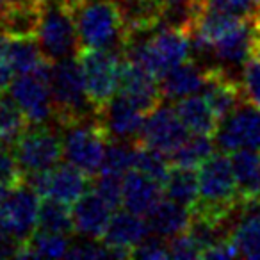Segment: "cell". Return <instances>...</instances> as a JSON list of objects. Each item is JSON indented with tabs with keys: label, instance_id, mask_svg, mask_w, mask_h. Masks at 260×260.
<instances>
[{
	"label": "cell",
	"instance_id": "obj_4",
	"mask_svg": "<svg viewBox=\"0 0 260 260\" xmlns=\"http://www.w3.org/2000/svg\"><path fill=\"white\" fill-rule=\"evenodd\" d=\"M50 89L54 102V118L61 128L94 116L86 93L82 68L75 55L52 62Z\"/></svg>",
	"mask_w": 260,
	"mask_h": 260
},
{
	"label": "cell",
	"instance_id": "obj_38",
	"mask_svg": "<svg viewBox=\"0 0 260 260\" xmlns=\"http://www.w3.org/2000/svg\"><path fill=\"white\" fill-rule=\"evenodd\" d=\"M132 258H145V260H166L171 258L168 241L162 237H146L132 253Z\"/></svg>",
	"mask_w": 260,
	"mask_h": 260
},
{
	"label": "cell",
	"instance_id": "obj_39",
	"mask_svg": "<svg viewBox=\"0 0 260 260\" xmlns=\"http://www.w3.org/2000/svg\"><path fill=\"white\" fill-rule=\"evenodd\" d=\"M239 248L235 244V241L232 239L230 232L223 237L216 239L210 246H207V249L203 251V256L202 258H216V260H221V258H235L239 256Z\"/></svg>",
	"mask_w": 260,
	"mask_h": 260
},
{
	"label": "cell",
	"instance_id": "obj_36",
	"mask_svg": "<svg viewBox=\"0 0 260 260\" xmlns=\"http://www.w3.org/2000/svg\"><path fill=\"white\" fill-rule=\"evenodd\" d=\"M66 258H75V260H93V258H114L112 251L104 244L102 241H94V239H87L79 244L70 246Z\"/></svg>",
	"mask_w": 260,
	"mask_h": 260
},
{
	"label": "cell",
	"instance_id": "obj_35",
	"mask_svg": "<svg viewBox=\"0 0 260 260\" xmlns=\"http://www.w3.org/2000/svg\"><path fill=\"white\" fill-rule=\"evenodd\" d=\"M168 246H170L171 258H202V244L189 228L182 234L168 239Z\"/></svg>",
	"mask_w": 260,
	"mask_h": 260
},
{
	"label": "cell",
	"instance_id": "obj_20",
	"mask_svg": "<svg viewBox=\"0 0 260 260\" xmlns=\"http://www.w3.org/2000/svg\"><path fill=\"white\" fill-rule=\"evenodd\" d=\"M145 217L148 221L150 232L166 241L185 232L192 223L191 209L170 198L160 200Z\"/></svg>",
	"mask_w": 260,
	"mask_h": 260
},
{
	"label": "cell",
	"instance_id": "obj_26",
	"mask_svg": "<svg viewBox=\"0 0 260 260\" xmlns=\"http://www.w3.org/2000/svg\"><path fill=\"white\" fill-rule=\"evenodd\" d=\"M9 40V38H8ZM9 57H11L15 73H32L41 68H47L52 62L43 54L38 38H16L9 40Z\"/></svg>",
	"mask_w": 260,
	"mask_h": 260
},
{
	"label": "cell",
	"instance_id": "obj_37",
	"mask_svg": "<svg viewBox=\"0 0 260 260\" xmlns=\"http://www.w3.org/2000/svg\"><path fill=\"white\" fill-rule=\"evenodd\" d=\"M200 2L209 8L223 9L246 18H253L256 13H260V0H200Z\"/></svg>",
	"mask_w": 260,
	"mask_h": 260
},
{
	"label": "cell",
	"instance_id": "obj_13",
	"mask_svg": "<svg viewBox=\"0 0 260 260\" xmlns=\"http://www.w3.org/2000/svg\"><path fill=\"white\" fill-rule=\"evenodd\" d=\"M216 143L221 152H237L242 148L260 150V109L251 105L239 107L217 128Z\"/></svg>",
	"mask_w": 260,
	"mask_h": 260
},
{
	"label": "cell",
	"instance_id": "obj_9",
	"mask_svg": "<svg viewBox=\"0 0 260 260\" xmlns=\"http://www.w3.org/2000/svg\"><path fill=\"white\" fill-rule=\"evenodd\" d=\"M25 182L41 198L57 200L64 205L73 207L91 185V177L73 164L66 162L25 177Z\"/></svg>",
	"mask_w": 260,
	"mask_h": 260
},
{
	"label": "cell",
	"instance_id": "obj_1",
	"mask_svg": "<svg viewBox=\"0 0 260 260\" xmlns=\"http://www.w3.org/2000/svg\"><path fill=\"white\" fill-rule=\"evenodd\" d=\"M241 207L234 164L226 152H214L198 168V200L192 205V221L223 230Z\"/></svg>",
	"mask_w": 260,
	"mask_h": 260
},
{
	"label": "cell",
	"instance_id": "obj_25",
	"mask_svg": "<svg viewBox=\"0 0 260 260\" xmlns=\"http://www.w3.org/2000/svg\"><path fill=\"white\" fill-rule=\"evenodd\" d=\"M162 189L164 198H170L192 209V205L198 200V173H194V170L191 168L171 166Z\"/></svg>",
	"mask_w": 260,
	"mask_h": 260
},
{
	"label": "cell",
	"instance_id": "obj_44",
	"mask_svg": "<svg viewBox=\"0 0 260 260\" xmlns=\"http://www.w3.org/2000/svg\"><path fill=\"white\" fill-rule=\"evenodd\" d=\"M4 2H11V0H4Z\"/></svg>",
	"mask_w": 260,
	"mask_h": 260
},
{
	"label": "cell",
	"instance_id": "obj_7",
	"mask_svg": "<svg viewBox=\"0 0 260 260\" xmlns=\"http://www.w3.org/2000/svg\"><path fill=\"white\" fill-rule=\"evenodd\" d=\"M15 157L25 177L57 166L64 157L62 134L45 125H34L13 148Z\"/></svg>",
	"mask_w": 260,
	"mask_h": 260
},
{
	"label": "cell",
	"instance_id": "obj_45",
	"mask_svg": "<svg viewBox=\"0 0 260 260\" xmlns=\"http://www.w3.org/2000/svg\"><path fill=\"white\" fill-rule=\"evenodd\" d=\"M258 54H260V45H258Z\"/></svg>",
	"mask_w": 260,
	"mask_h": 260
},
{
	"label": "cell",
	"instance_id": "obj_33",
	"mask_svg": "<svg viewBox=\"0 0 260 260\" xmlns=\"http://www.w3.org/2000/svg\"><path fill=\"white\" fill-rule=\"evenodd\" d=\"M242 98L246 105L260 109V54H253L248 61L242 64L241 77Z\"/></svg>",
	"mask_w": 260,
	"mask_h": 260
},
{
	"label": "cell",
	"instance_id": "obj_34",
	"mask_svg": "<svg viewBox=\"0 0 260 260\" xmlns=\"http://www.w3.org/2000/svg\"><path fill=\"white\" fill-rule=\"evenodd\" d=\"M93 189L105 203L118 210L123 205V177L118 175H109V173H98L94 177Z\"/></svg>",
	"mask_w": 260,
	"mask_h": 260
},
{
	"label": "cell",
	"instance_id": "obj_5",
	"mask_svg": "<svg viewBox=\"0 0 260 260\" xmlns=\"http://www.w3.org/2000/svg\"><path fill=\"white\" fill-rule=\"evenodd\" d=\"M62 143L66 160L94 178L104 166L112 138L104 118L94 114L66 126L62 132Z\"/></svg>",
	"mask_w": 260,
	"mask_h": 260
},
{
	"label": "cell",
	"instance_id": "obj_14",
	"mask_svg": "<svg viewBox=\"0 0 260 260\" xmlns=\"http://www.w3.org/2000/svg\"><path fill=\"white\" fill-rule=\"evenodd\" d=\"M150 234L152 232H150L146 217L125 209L112 214L102 242L111 249L114 258H130L134 249Z\"/></svg>",
	"mask_w": 260,
	"mask_h": 260
},
{
	"label": "cell",
	"instance_id": "obj_43",
	"mask_svg": "<svg viewBox=\"0 0 260 260\" xmlns=\"http://www.w3.org/2000/svg\"><path fill=\"white\" fill-rule=\"evenodd\" d=\"M4 0H0V20H2V13H4Z\"/></svg>",
	"mask_w": 260,
	"mask_h": 260
},
{
	"label": "cell",
	"instance_id": "obj_27",
	"mask_svg": "<svg viewBox=\"0 0 260 260\" xmlns=\"http://www.w3.org/2000/svg\"><path fill=\"white\" fill-rule=\"evenodd\" d=\"M68 235L50 234V232L36 230L25 241L20 258H61L68 255L70 249Z\"/></svg>",
	"mask_w": 260,
	"mask_h": 260
},
{
	"label": "cell",
	"instance_id": "obj_30",
	"mask_svg": "<svg viewBox=\"0 0 260 260\" xmlns=\"http://www.w3.org/2000/svg\"><path fill=\"white\" fill-rule=\"evenodd\" d=\"M132 170L139 171V173L146 175V177L153 178V180L164 184L168 173L171 170L170 157L164 153L157 152V150L146 148L143 145H136V155H134V168Z\"/></svg>",
	"mask_w": 260,
	"mask_h": 260
},
{
	"label": "cell",
	"instance_id": "obj_40",
	"mask_svg": "<svg viewBox=\"0 0 260 260\" xmlns=\"http://www.w3.org/2000/svg\"><path fill=\"white\" fill-rule=\"evenodd\" d=\"M15 68H13L11 57H9V40L0 34V94H6L13 82Z\"/></svg>",
	"mask_w": 260,
	"mask_h": 260
},
{
	"label": "cell",
	"instance_id": "obj_28",
	"mask_svg": "<svg viewBox=\"0 0 260 260\" xmlns=\"http://www.w3.org/2000/svg\"><path fill=\"white\" fill-rule=\"evenodd\" d=\"M40 232H50V234L72 235L75 232L73 224V212L70 205L57 202V200L43 198L38 214V228Z\"/></svg>",
	"mask_w": 260,
	"mask_h": 260
},
{
	"label": "cell",
	"instance_id": "obj_18",
	"mask_svg": "<svg viewBox=\"0 0 260 260\" xmlns=\"http://www.w3.org/2000/svg\"><path fill=\"white\" fill-rule=\"evenodd\" d=\"M164 198L162 184L136 170L123 177V209L146 216Z\"/></svg>",
	"mask_w": 260,
	"mask_h": 260
},
{
	"label": "cell",
	"instance_id": "obj_19",
	"mask_svg": "<svg viewBox=\"0 0 260 260\" xmlns=\"http://www.w3.org/2000/svg\"><path fill=\"white\" fill-rule=\"evenodd\" d=\"M209 73L207 68L200 66L196 61L187 59L182 64L175 66L160 79V89L166 100H180V98L198 94L207 86Z\"/></svg>",
	"mask_w": 260,
	"mask_h": 260
},
{
	"label": "cell",
	"instance_id": "obj_29",
	"mask_svg": "<svg viewBox=\"0 0 260 260\" xmlns=\"http://www.w3.org/2000/svg\"><path fill=\"white\" fill-rule=\"evenodd\" d=\"M214 153V138L200 134H189V138L170 155L171 166L198 170Z\"/></svg>",
	"mask_w": 260,
	"mask_h": 260
},
{
	"label": "cell",
	"instance_id": "obj_15",
	"mask_svg": "<svg viewBox=\"0 0 260 260\" xmlns=\"http://www.w3.org/2000/svg\"><path fill=\"white\" fill-rule=\"evenodd\" d=\"M207 86L203 87V96L212 107L219 121L226 119L244 102L241 89V80H235L223 66H207Z\"/></svg>",
	"mask_w": 260,
	"mask_h": 260
},
{
	"label": "cell",
	"instance_id": "obj_31",
	"mask_svg": "<svg viewBox=\"0 0 260 260\" xmlns=\"http://www.w3.org/2000/svg\"><path fill=\"white\" fill-rule=\"evenodd\" d=\"M134 155H136V146L126 145L125 141L121 143L112 141L107 148V155H105L104 166H102L100 173L125 177L134 168Z\"/></svg>",
	"mask_w": 260,
	"mask_h": 260
},
{
	"label": "cell",
	"instance_id": "obj_24",
	"mask_svg": "<svg viewBox=\"0 0 260 260\" xmlns=\"http://www.w3.org/2000/svg\"><path fill=\"white\" fill-rule=\"evenodd\" d=\"M29 125L27 116L11 98V94H0V146L13 150L27 132Z\"/></svg>",
	"mask_w": 260,
	"mask_h": 260
},
{
	"label": "cell",
	"instance_id": "obj_21",
	"mask_svg": "<svg viewBox=\"0 0 260 260\" xmlns=\"http://www.w3.org/2000/svg\"><path fill=\"white\" fill-rule=\"evenodd\" d=\"M175 109H177L178 116H180V119L184 121V125L187 126L191 134L209 136V138L216 139L221 121L214 114L212 107L209 105V102H207V98L203 94L198 93L180 98L175 104Z\"/></svg>",
	"mask_w": 260,
	"mask_h": 260
},
{
	"label": "cell",
	"instance_id": "obj_3",
	"mask_svg": "<svg viewBox=\"0 0 260 260\" xmlns=\"http://www.w3.org/2000/svg\"><path fill=\"white\" fill-rule=\"evenodd\" d=\"M192 50V38L189 25L170 23L159 25L141 41H132L123 55H128L152 75L162 79L170 70L187 61Z\"/></svg>",
	"mask_w": 260,
	"mask_h": 260
},
{
	"label": "cell",
	"instance_id": "obj_17",
	"mask_svg": "<svg viewBox=\"0 0 260 260\" xmlns=\"http://www.w3.org/2000/svg\"><path fill=\"white\" fill-rule=\"evenodd\" d=\"M100 116L107 125L112 141H130V139L139 138L148 112L128 102L126 98L116 94V98Z\"/></svg>",
	"mask_w": 260,
	"mask_h": 260
},
{
	"label": "cell",
	"instance_id": "obj_23",
	"mask_svg": "<svg viewBox=\"0 0 260 260\" xmlns=\"http://www.w3.org/2000/svg\"><path fill=\"white\" fill-rule=\"evenodd\" d=\"M242 216L230 230L239 253L248 258H260V200L242 205Z\"/></svg>",
	"mask_w": 260,
	"mask_h": 260
},
{
	"label": "cell",
	"instance_id": "obj_2",
	"mask_svg": "<svg viewBox=\"0 0 260 260\" xmlns=\"http://www.w3.org/2000/svg\"><path fill=\"white\" fill-rule=\"evenodd\" d=\"M80 47L125 52L132 43L126 15L119 0H80L77 9Z\"/></svg>",
	"mask_w": 260,
	"mask_h": 260
},
{
	"label": "cell",
	"instance_id": "obj_32",
	"mask_svg": "<svg viewBox=\"0 0 260 260\" xmlns=\"http://www.w3.org/2000/svg\"><path fill=\"white\" fill-rule=\"evenodd\" d=\"M22 184H25V173L20 168L15 152L0 146V198Z\"/></svg>",
	"mask_w": 260,
	"mask_h": 260
},
{
	"label": "cell",
	"instance_id": "obj_22",
	"mask_svg": "<svg viewBox=\"0 0 260 260\" xmlns=\"http://www.w3.org/2000/svg\"><path fill=\"white\" fill-rule=\"evenodd\" d=\"M237 178L241 207L260 200V153L258 150L242 148L230 153Z\"/></svg>",
	"mask_w": 260,
	"mask_h": 260
},
{
	"label": "cell",
	"instance_id": "obj_42",
	"mask_svg": "<svg viewBox=\"0 0 260 260\" xmlns=\"http://www.w3.org/2000/svg\"><path fill=\"white\" fill-rule=\"evenodd\" d=\"M253 22H255L256 23V25H258V29H260V13H256V15L255 16H253Z\"/></svg>",
	"mask_w": 260,
	"mask_h": 260
},
{
	"label": "cell",
	"instance_id": "obj_8",
	"mask_svg": "<svg viewBox=\"0 0 260 260\" xmlns=\"http://www.w3.org/2000/svg\"><path fill=\"white\" fill-rule=\"evenodd\" d=\"M50 66L32 73H22L13 79L9 94L27 116L30 125H45L54 118V102L50 89Z\"/></svg>",
	"mask_w": 260,
	"mask_h": 260
},
{
	"label": "cell",
	"instance_id": "obj_16",
	"mask_svg": "<svg viewBox=\"0 0 260 260\" xmlns=\"http://www.w3.org/2000/svg\"><path fill=\"white\" fill-rule=\"evenodd\" d=\"M72 212H73V224H75L77 234L86 239L102 241L109 223H111L114 209L109 203H105L93 189H89L73 205Z\"/></svg>",
	"mask_w": 260,
	"mask_h": 260
},
{
	"label": "cell",
	"instance_id": "obj_6",
	"mask_svg": "<svg viewBox=\"0 0 260 260\" xmlns=\"http://www.w3.org/2000/svg\"><path fill=\"white\" fill-rule=\"evenodd\" d=\"M121 59V52L107 48L80 47L77 52V61L82 68L86 93L94 114H104L118 94Z\"/></svg>",
	"mask_w": 260,
	"mask_h": 260
},
{
	"label": "cell",
	"instance_id": "obj_12",
	"mask_svg": "<svg viewBox=\"0 0 260 260\" xmlns=\"http://www.w3.org/2000/svg\"><path fill=\"white\" fill-rule=\"evenodd\" d=\"M118 94L146 112H152L164 100L160 80L128 55L121 59Z\"/></svg>",
	"mask_w": 260,
	"mask_h": 260
},
{
	"label": "cell",
	"instance_id": "obj_41",
	"mask_svg": "<svg viewBox=\"0 0 260 260\" xmlns=\"http://www.w3.org/2000/svg\"><path fill=\"white\" fill-rule=\"evenodd\" d=\"M23 244L25 242L22 239H18L13 232H9L4 224L0 223V258H9V256L20 258Z\"/></svg>",
	"mask_w": 260,
	"mask_h": 260
},
{
	"label": "cell",
	"instance_id": "obj_10",
	"mask_svg": "<svg viewBox=\"0 0 260 260\" xmlns=\"http://www.w3.org/2000/svg\"><path fill=\"white\" fill-rule=\"evenodd\" d=\"M189 134L191 132L180 119L175 105L171 107L160 104L152 112H148L138 143L170 157L189 138Z\"/></svg>",
	"mask_w": 260,
	"mask_h": 260
},
{
	"label": "cell",
	"instance_id": "obj_11",
	"mask_svg": "<svg viewBox=\"0 0 260 260\" xmlns=\"http://www.w3.org/2000/svg\"><path fill=\"white\" fill-rule=\"evenodd\" d=\"M40 198L27 182L0 198V223L23 242L38 228Z\"/></svg>",
	"mask_w": 260,
	"mask_h": 260
}]
</instances>
